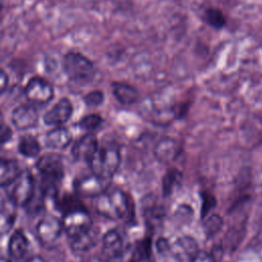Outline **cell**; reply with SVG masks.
Wrapping results in <instances>:
<instances>
[{"mask_svg":"<svg viewBox=\"0 0 262 262\" xmlns=\"http://www.w3.org/2000/svg\"><path fill=\"white\" fill-rule=\"evenodd\" d=\"M39 120V114L36 105L32 103L20 104L11 113V123L18 130L34 128Z\"/></svg>","mask_w":262,"mask_h":262,"instance_id":"10","label":"cell"},{"mask_svg":"<svg viewBox=\"0 0 262 262\" xmlns=\"http://www.w3.org/2000/svg\"><path fill=\"white\" fill-rule=\"evenodd\" d=\"M25 262H45V260L40 256H34V257L26 260Z\"/></svg>","mask_w":262,"mask_h":262,"instance_id":"36","label":"cell"},{"mask_svg":"<svg viewBox=\"0 0 262 262\" xmlns=\"http://www.w3.org/2000/svg\"><path fill=\"white\" fill-rule=\"evenodd\" d=\"M111 87L113 95L121 104L131 105L139 99V92L133 85L125 82L114 81L112 82Z\"/></svg>","mask_w":262,"mask_h":262,"instance_id":"15","label":"cell"},{"mask_svg":"<svg viewBox=\"0 0 262 262\" xmlns=\"http://www.w3.org/2000/svg\"><path fill=\"white\" fill-rule=\"evenodd\" d=\"M154 154L158 161L167 164L174 161L179 156L180 145L178 141L171 137H163L157 142Z\"/></svg>","mask_w":262,"mask_h":262,"instance_id":"14","label":"cell"},{"mask_svg":"<svg viewBox=\"0 0 262 262\" xmlns=\"http://www.w3.org/2000/svg\"><path fill=\"white\" fill-rule=\"evenodd\" d=\"M151 253V241L149 237H145L138 242L132 252L130 262H145L149 259Z\"/></svg>","mask_w":262,"mask_h":262,"instance_id":"26","label":"cell"},{"mask_svg":"<svg viewBox=\"0 0 262 262\" xmlns=\"http://www.w3.org/2000/svg\"><path fill=\"white\" fill-rule=\"evenodd\" d=\"M131 201L125 191L120 188H113L95 198L94 207L100 216L111 220L131 218L130 209H133L131 208Z\"/></svg>","mask_w":262,"mask_h":262,"instance_id":"1","label":"cell"},{"mask_svg":"<svg viewBox=\"0 0 262 262\" xmlns=\"http://www.w3.org/2000/svg\"><path fill=\"white\" fill-rule=\"evenodd\" d=\"M125 250V242L122 233L117 229L106 231L102 237L101 252L111 261L120 258Z\"/></svg>","mask_w":262,"mask_h":262,"instance_id":"12","label":"cell"},{"mask_svg":"<svg viewBox=\"0 0 262 262\" xmlns=\"http://www.w3.org/2000/svg\"><path fill=\"white\" fill-rule=\"evenodd\" d=\"M7 86H8V76L5 73V71L2 70L1 74H0V89H1V93H4V91L6 90Z\"/></svg>","mask_w":262,"mask_h":262,"instance_id":"35","label":"cell"},{"mask_svg":"<svg viewBox=\"0 0 262 262\" xmlns=\"http://www.w3.org/2000/svg\"><path fill=\"white\" fill-rule=\"evenodd\" d=\"M23 170L17 161L13 159H2L0 165V184L1 186L11 185L17 177L21 174Z\"/></svg>","mask_w":262,"mask_h":262,"instance_id":"19","label":"cell"},{"mask_svg":"<svg viewBox=\"0 0 262 262\" xmlns=\"http://www.w3.org/2000/svg\"><path fill=\"white\" fill-rule=\"evenodd\" d=\"M73 103L68 97L60 98L43 116V121L49 126H60L67 123L73 115Z\"/></svg>","mask_w":262,"mask_h":262,"instance_id":"11","label":"cell"},{"mask_svg":"<svg viewBox=\"0 0 262 262\" xmlns=\"http://www.w3.org/2000/svg\"><path fill=\"white\" fill-rule=\"evenodd\" d=\"M29 249V241L21 230H15L8 242V253L11 259L15 261L21 260Z\"/></svg>","mask_w":262,"mask_h":262,"instance_id":"18","label":"cell"},{"mask_svg":"<svg viewBox=\"0 0 262 262\" xmlns=\"http://www.w3.org/2000/svg\"><path fill=\"white\" fill-rule=\"evenodd\" d=\"M98 147L99 144L97 138L93 134L87 133L74 143L72 148V155L76 160L85 161L88 163L94 156Z\"/></svg>","mask_w":262,"mask_h":262,"instance_id":"13","label":"cell"},{"mask_svg":"<svg viewBox=\"0 0 262 262\" xmlns=\"http://www.w3.org/2000/svg\"><path fill=\"white\" fill-rule=\"evenodd\" d=\"M204 21L215 30L222 29L226 24V17L224 13L216 7H208L203 14Z\"/></svg>","mask_w":262,"mask_h":262,"instance_id":"25","label":"cell"},{"mask_svg":"<svg viewBox=\"0 0 262 262\" xmlns=\"http://www.w3.org/2000/svg\"><path fill=\"white\" fill-rule=\"evenodd\" d=\"M57 209L64 215L66 213H69L71 211H74L76 209L84 208L82 204L78 201V199L74 198L73 195H64L60 200H57Z\"/></svg>","mask_w":262,"mask_h":262,"instance_id":"29","label":"cell"},{"mask_svg":"<svg viewBox=\"0 0 262 262\" xmlns=\"http://www.w3.org/2000/svg\"><path fill=\"white\" fill-rule=\"evenodd\" d=\"M1 262H10L9 260H6L5 258H2V260H1Z\"/></svg>","mask_w":262,"mask_h":262,"instance_id":"37","label":"cell"},{"mask_svg":"<svg viewBox=\"0 0 262 262\" xmlns=\"http://www.w3.org/2000/svg\"><path fill=\"white\" fill-rule=\"evenodd\" d=\"M111 179L91 173L76 181L75 190L84 198H97L108 189Z\"/></svg>","mask_w":262,"mask_h":262,"instance_id":"8","label":"cell"},{"mask_svg":"<svg viewBox=\"0 0 262 262\" xmlns=\"http://www.w3.org/2000/svg\"><path fill=\"white\" fill-rule=\"evenodd\" d=\"M11 137H12V131H11L10 127L5 125V124H2V127H1V143L4 144L8 140H10Z\"/></svg>","mask_w":262,"mask_h":262,"instance_id":"34","label":"cell"},{"mask_svg":"<svg viewBox=\"0 0 262 262\" xmlns=\"http://www.w3.org/2000/svg\"><path fill=\"white\" fill-rule=\"evenodd\" d=\"M223 226V218L219 214H211L204 221V231L208 237L215 235Z\"/></svg>","mask_w":262,"mask_h":262,"instance_id":"27","label":"cell"},{"mask_svg":"<svg viewBox=\"0 0 262 262\" xmlns=\"http://www.w3.org/2000/svg\"><path fill=\"white\" fill-rule=\"evenodd\" d=\"M61 67L69 80L79 85L91 83L97 72L94 62L78 51L67 52L62 57Z\"/></svg>","mask_w":262,"mask_h":262,"instance_id":"2","label":"cell"},{"mask_svg":"<svg viewBox=\"0 0 262 262\" xmlns=\"http://www.w3.org/2000/svg\"><path fill=\"white\" fill-rule=\"evenodd\" d=\"M202 211H201V214H202V217L205 218L208 216V214L210 213V211L216 206L217 202H216V199L215 196L210 193V192H203L202 194Z\"/></svg>","mask_w":262,"mask_h":262,"instance_id":"31","label":"cell"},{"mask_svg":"<svg viewBox=\"0 0 262 262\" xmlns=\"http://www.w3.org/2000/svg\"><path fill=\"white\" fill-rule=\"evenodd\" d=\"M198 251V244L189 236H184L176 241L174 245V254L177 257H188L190 259Z\"/></svg>","mask_w":262,"mask_h":262,"instance_id":"22","label":"cell"},{"mask_svg":"<svg viewBox=\"0 0 262 262\" xmlns=\"http://www.w3.org/2000/svg\"><path fill=\"white\" fill-rule=\"evenodd\" d=\"M189 262H215V259L211 254L199 251L189 259Z\"/></svg>","mask_w":262,"mask_h":262,"instance_id":"32","label":"cell"},{"mask_svg":"<svg viewBox=\"0 0 262 262\" xmlns=\"http://www.w3.org/2000/svg\"><path fill=\"white\" fill-rule=\"evenodd\" d=\"M62 230L61 220L53 215H46L40 219L36 226V236L43 247L49 249L56 245Z\"/></svg>","mask_w":262,"mask_h":262,"instance_id":"5","label":"cell"},{"mask_svg":"<svg viewBox=\"0 0 262 262\" xmlns=\"http://www.w3.org/2000/svg\"><path fill=\"white\" fill-rule=\"evenodd\" d=\"M24 94L30 103L34 105H45L52 100L54 96V88L45 78L33 76L27 82Z\"/></svg>","mask_w":262,"mask_h":262,"instance_id":"4","label":"cell"},{"mask_svg":"<svg viewBox=\"0 0 262 262\" xmlns=\"http://www.w3.org/2000/svg\"><path fill=\"white\" fill-rule=\"evenodd\" d=\"M18 151L20 155L27 158H34L40 152V143L39 141L32 135L23 136L18 141Z\"/></svg>","mask_w":262,"mask_h":262,"instance_id":"23","label":"cell"},{"mask_svg":"<svg viewBox=\"0 0 262 262\" xmlns=\"http://www.w3.org/2000/svg\"><path fill=\"white\" fill-rule=\"evenodd\" d=\"M72 141L71 132L61 126H56L47 132L45 136V144L52 149H63L70 145Z\"/></svg>","mask_w":262,"mask_h":262,"instance_id":"17","label":"cell"},{"mask_svg":"<svg viewBox=\"0 0 262 262\" xmlns=\"http://www.w3.org/2000/svg\"><path fill=\"white\" fill-rule=\"evenodd\" d=\"M61 221L63 230L71 238L89 230L93 226L92 218L85 208L76 209L66 213Z\"/></svg>","mask_w":262,"mask_h":262,"instance_id":"7","label":"cell"},{"mask_svg":"<svg viewBox=\"0 0 262 262\" xmlns=\"http://www.w3.org/2000/svg\"><path fill=\"white\" fill-rule=\"evenodd\" d=\"M37 170L42 175V178L52 182H58L64 174L63 163L57 154L48 152L41 156L36 163Z\"/></svg>","mask_w":262,"mask_h":262,"instance_id":"9","label":"cell"},{"mask_svg":"<svg viewBox=\"0 0 262 262\" xmlns=\"http://www.w3.org/2000/svg\"><path fill=\"white\" fill-rule=\"evenodd\" d=\"M36 183L34 176L29 170H23L21 174L12 183V189L9 199L16 205L26 207L36 192Z\"/></svg>","mask_w":262,"mask_h":262,"instance_id":"6","label":"cell"},{"mask_svg":"<svg viewBox=\"0 0 262 262\" xmlns=\"http://www.w3.org/2000/svg\"><path fill=\"white\" fill-rule=\"evenodd\" d=\"M82 262H110V260L102 252H100L99 254L96 253V254L87 256Z\"/></svg>","mask_w":262,"mask_h":262,"instance_id":"33","label":"cell"},{"mask_svg":"<svg viewBox=\"0 0 262 262\" xmlns=\"http://www.w3.org/2000/svg\"><path fill=\"white\" fill-rule=\"evenodd\" d=\"M182 181V174L179 170L172 168L168 170L162 179V190L165 196H168L178 188Z\"/></svg>","mask_w":262,"mask_h":262,"instance_id":"21","label":"cell"},{"mask_svg":"<svg viewBox=\"0 0 262 262\" xmlns=\"http://www.w3.org/2000/svg\"><path fill=\"white\" fill-rule=\"evenodd\" d=\"M102 118L98 114H89L79 121V127L85 131L92 132L100 127Z\"/></svg>","mask_w":262,"mask_h":262,"instance_id":"28","label":"cell"},{"mask_svg":"<svg viewBox=\"0 0 262 262\" xmlns=\"http://www.w3.org/2000/svg\"><path fill=\"white\" fill-rule=\"evenodd\" d=\"M121 163L120 146L117 142H107L99 146L91 160L87 163L92 173L112 178Z\"/></svg>","mask_w":262,"mask_h":262,"instance_id":"3","label":"cell"},{"mask_svg":"<svg viewBox=\"0 0 262 262\" xmlns=\"http://www.w3.org/2000/svg\"><path fill=\"white\" fill-rule=\"evenodd\" d=\"M104 100V94L101 90H92L84 95L83 101L87 106H98L100 105Z\"/></svg>","mask_w":262,"mask_h":262,"instance_id":"30","label":"cell"},{"mask_svg":"<svg viewBox=\"0 0 262 262\" xmlns=\"http://www.w3.org/2000/svg\"><path fill=\"white\" fill-rule=\"evenodd\" d=\"M99 237V229L95 227H91L89 230L75 236L72 238L71 248L73 252L77 254L86 253L91 250L98 242Z\"/></svg>","mask_w":262,"mask_h":262,"instance_id":"16","label":"cell"},{"mask_svg":"<svg viewBox=\"0 0 262 262\" xmlns=\"http://www.w3.org/2000/svg\"><path fill=\"white\" fill-rule=\"evenodd\" d=\"M143 215L148 226H157L164 217V209L155 202L145 203L143 206Z\"/></svg>","mask_w":262,"mask_h":262,"instance_id":"24","label":"cell"},{"mask_svg":"<svg viewBox=\"0 0 262 262\" xmlns=\"http://www.w3.org/2000/svg\"><path fill=\"white\" fill-rule=\"evenodd\" d=\"M15 207L16 205L8 198V201L2 202L1 215H0V227L1 233L9 231L15 220Z\"/></svg>","mask_w":262,"mask_h":262,"instance_id":"20","label":"cell"}]
</instances>
